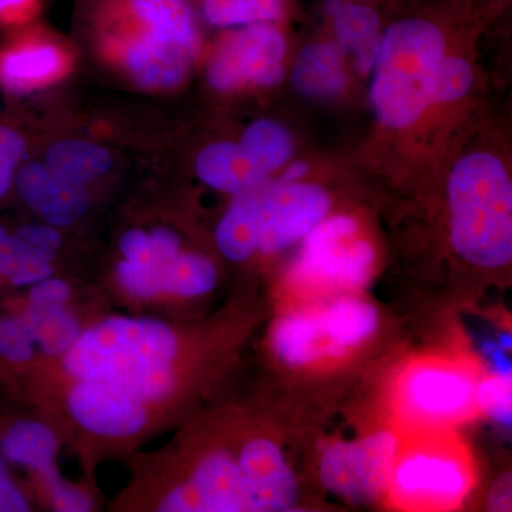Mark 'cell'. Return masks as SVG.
<instances>
[{"mask_svg":"<svg viewBox=\"0 0 512 512\" xmlns=\"http://www.w3.org/2000/svg\"><path fill=\"white\" fill-rule=\"evenodd\" d=\"M470 5L473 0H419L384 26L369 90L384 130H410L433 107L441 63L450 52V26Z\"/></svg>","mask_w":512,"mask_h":512,"instance_id":"6da1fadb","label":"cell"},{"mask_svg":"<svg viewBox=\"0 0 512 512\" xmlns=\"http://www.w3.org/2000/svg\"><path fill=\"white\" fill-rule=\"evenodd\" d=\"M177 356L173 330L154 319L110 318L80 333L64 353L77 380L101 382L141 403L158 402L174 389Z\"/></svg>","mask_w":512,"mask_h":512,"instance_id":"7a4b0ae2","label":"cell"},{"mask_svg":"<svg viewBox=\"0 0 512 512\" xmlns=\"http://www.w3.org/2000/svg\"><path fill=\"white\" fill-rule=\"evenodd\" d=\"M451 247L467 264L500 269L512 261V180L503 158L477 148L447 178Z\"/></svg>","mask_w":512,"mask_h":512,"instance_id":"3957f363","label":"cell"},{"mask_svg":"<svg viewBox=\"0 0 512 512\" xmlns=\"http://www.w3.org/2000/svg\"><path fill=\"white\" fill-rule=\"evenodd\" d=\"M379 323L375 305L342 293L282 315L272 332V346L285 365L311 366L348 356L375 335Z\"/></svg>","mask_w":512,"mask_h":512,"instance_id":"277c9868","label":"cell"},{"mask_svg":"<svg viewBox=\"0 0 512 512\" xmlns=\"http://www.w3.org/2000/svg\"><path fill=\"white\" fill-rule=\"evenodd\" d=\"M473 485V466L460 444L444 433L419 434L402 443L386 497L402 510H453Z\"/></svg>","mask_w":512,"mask_h":512,"instance_id":"5b68a950","label":"cell"},{"mask_svg":"<svg viewBox=\"0 0 512 512\" xmlns=\"http://www.w3.org/2000/svg\"><path fill=\"white\" fill-rule=\"evenodd\" d=\"M359 222L335 215L320 222L302 241L288 284L306 295H342L363 288L372 278L376 252L359 237Z\"/></svg>","mask_w":512,"mask_h":512,"instance_id":"8992f818","label":"cell"},{"mask_svg":"<svg viewBox=\"0 0 512 512\" xmlns=\"http://www.w3.org/2000/svg\"><path fill=\"white\" fill-rule=\"evenodd\" d=\"M477 384L476 373L461 363L417 360L394 384L393 410L414 433H444L476 412Z\"/></svg>","mask_w":512,"mask_h":512,"instance_id":"52a82bcc","label":"cell"},{"mask_svg":"<svg viewBox=\"0 0 512 512\" xmlns=\"http://www.w3.org/2000/svg\"><path fill=\"white\" fill-rule=\"evenodd\" d=\"M402 441L380 430L362 439L336 441L320 460V483L346 503L369 507L386 497Z\"/></svg>","mask_w":512,"mask_h":512,"instance_id":"ba28073f","label":"cell"},{"mask_svg":"<svg viewBox=\"0 0 512 512\" xmlns=\"http://www.w3.org/2000/svg\"><path fill=\"white\" fill-rule=\"evenodd\" d=\"M286 53L288 40L281 23L234 28L222 37L208 62V83L218 92L279 86L284 82Z\"/></svg>","mask_w":512,"mask_h":512,"instance_id":"9c48e42d","label":"cell"},{"mask_svg":"<svg viewBox=\"0 0 512 512\" xmlns=\"http://www.w3.org/2000/svg\"><path fill=\"white\" fill-rule=\"evenodd\" d=\"M332 198L326 188L308 181L272 178L262 188L258 215V251L284 252L326 220Z\"/></svg>","mask_w":512,"mask_h":512,"instance_id":"30bf717a","label":"cell"},{"mask_svg":"<svg viewBox=\"0 0 512 512\" xmlns=\"http://www.w3.org/2000/svg\"><path fill=\"white\" fill-rule=\"evenodd\" d=\"M163 512H251L237 460L215 451L200 461L188 483L178 485L160 505Z\"/></svg>","mask_w":512,"mask_h":512,"instance_id":"8fae6325","label":"cell"},{"mask_svg":"<svg viewBox=\"0 0 512 512\" xmlns=\"http://www.w3.org/2000/svg\"><path fill=\"white\" fill-rule=\"evenodd\" d=\"M247 488L251 512L292 511L299 500V485L282 448L275 441L254 439L237 458Z\"/></svg>","mask_w":512,"mask_h":512,"instance_id":"7c38bea8","label":"cell"},{"mask_svg":"<svg viewBox=\"0 0 512 512\" xmlns=\"http://www.w3.org/2000/svg\"><path fill=\"white\" fill-rule=\"evenodd\" d=\"M69 409L80 426L99 436H134L147 421L144 403L109 384L89 380H79L73 387Z\"/></svg>","mask_w":512,"mask_h":512,"instance_id":"4fadbf2b","label":"cell"},{"mask_svg":"<svg viewBox=\"0 0 512 512\" xmlns=\"http://www.w3.org/2000/svg\"><path fill=\"white\" fill-rule=\"evenodd\" d=\"M380 0H319V9L333 40L355 59L357 73L373 69L384 29Z\"/></svg>","mask_w":512,"mask_h":512,"instance_id":"5bb4252c","label":"cell"},{"mask_svg":"<svg viewBox=\"0 0 512 512\" xmlns=\"http://www.w3.org/2000/svg\"><path fill=\"white\" fill-rule=\"evenodd\" d=\"M104 8L137 29L177 43L194 55L200 52V28L190 0H104Z\"/></svg>","mask_w":512,"mask_h":512,"instance_id":"9a60e30c","label":"cell"},{"mask_svg":"<svg viewBox=\"0 0 512 512\" xmlns=\"http://www.w3.org/2000/svg\"><path fill=\"white\" fill-rule=\"evenodd\" d=\"M128 73L147 89H174L185 82L194 63V53L185 47L137 29L127 43Z\"/></svg>","mask_w":512,"mask_h":512,"instance_id":"2e32d148","label":"cell"},{"mask_svg":"<svg viewBox=\"0 0 512 512\" xmlns=\"http://www.w3.org/2000/svg\"><path fill=\"white\" fill-rule=\"evenodd\" d=\"M16 185L26 204L53 227L73 224L89 208V195L83 185L67 183L53 174L47 165H23L16 174Z\"/></svg>","mask_w":512,"mask_h":512,"instance_id":"e0dca14e","label":"cell"},{"mask_svg":"<svg viewBox=\"0 0 512 512\" xmlns=\"http://www.w3.org/2000/svg\"><path fill=\"white\" fill-rule=\"evenodd\" d=\"M348 53L333 39L308 43L293 63L291 84L301 96L333 100L349 86Z\"/></svg>","mask_w":512,"mask_h":512,"instance_id":"ac0fdd59","label":"cell"},{"mask_svg":"<svg viewBox=\"0 0 512 512\" xmlns=\"http://www.w3.org/2000/svg\"><path fill=\"white\" fill-rule=\"evenodd\" d=\"M195 171L202 183L231 195L258 190L274 178L256 167L241 144L231 141L205 147L197 157Z\"/></svg>","mask_w":512,"mask_h":512,"instance_id":"d6986e66","label":"cell"},{"mask_svg":"<svg viewBox=\"0 0 512 512\" xmlns=\"http://www.w3.org/2000/svg\"><path fill=\"white\" fill-rule=\"evenodd\" d=\"M262 188L234 195V200L218 224L215 239L221 254L229 261H247L258 251V215Z\"/></svg>","mask_w":512,"mask_h":512,"instance_id":"ffe728a7","label":"cell"},{"mask_svg":"<svg viewBox=\"0 0 512 512\" xmlns=\"http://www.w3.org/2000/svg\"><path fill=\"white\" fill-rule=\"evenodd\" d=\"M63 56L49 43L10 50L0 59V82L16 92L42 86L62 72Z\"/></svg>","mask_w":512,"mask_h":512,"instance_id":"44dd1931","label":"cell"},{"mask_svg":"<svg viewBox=\"0 0 512 512\" xmlns=\"http://www.w3.org/2000/svg\"><path fill=\"white\" fill-rule=\"evenodd\" d=\"M154 291L195 298L207 295L218 282V271L207 256L180 252L151 271Z\"/></svg>","mask_w":512,"mask_h":512,"instance_id":"7402d4cb","label":"cell"},{"mask_svg":"<svg viewBox=\"0 0 512 512\" xmlns=\"http://www.w3.org/2000/svg\"><path fill=\"white\" fill-rule=\"evenodd\" d=\"M202 19L214 28L234 29L254 23H282L295 0H198Z\"/></svg>","mask_w":512,"mask_h":512,"instance_id":"603a6c76","label":"cell"},{"mask_svg":"<svg viewBox=\"0 0 512 512\" xmlns=\"http://www.w3.org/2000/svg\"><path fill=\"white\" fill-rule=\"evenodd\" d=\"M0 446L6 460L28 467L42 477L55 470L57 439L45 424L20 421L10 427Z\"/></svg>","mask_w":512,"mask_h":512,"instance_id":"cb8c5ba5","label":"cell"},{"mask_svg":"<svg viewBox=\"0 0 512 512\" xmlns=\"http://www.w3.org/2000/svg\"><path fill=\"white\" fill-rule=\"evenodd\" d=\"M20 320L33 343L49 356L64 355L82 333L79 322L64 305L28 302Z\"/></svg>","mask_w":512,"mask_h":512,"instance_id":"d4e9b609","label":"cell"},{"mask_svg":"<svg viewBox=\"0 0 512 512\" xmlns=\"http://www.w3.org/2000/svg\"><path fill=\"white\" fill-rule=\"evenodd\" d=\"M46 165L67 183L86 185L106 174L113 160L106 148L86 141L64 140L49 148Z\"/></svg>","mask_w":512,"mask_h":512,"instance_id":"484cf974","label":"cell"},{"mask_svg":"<svg viewBox=\"0 0 512 512\" xmlns=\"http://www.w3.org/2000/svg\"><path fill=\"white\" fill-rule=\"evenodd\" d=\"M239 144L256 167L269 177L281 171L295 153L291 130L272 119H259L249 124Z\"/></svg>","mask_w":512,"mask_h":512,"instance_id":"4316f807","label":"cell"},{"mask_svg":"<svg viewBox=\"0 0 512 512\" xmlns=\"http://www.w3.org/2000/svg\"><path fill=\"white\" fill-rule=\"evenodd\" d=\"M53 254L39 251L0 227V276L16 286L35 285L50 278Z\"/></svg>","mask_w":512,"mask_h":512,"instance_id":"83f0119b","label":"cell"},{"mask_svg":"<svg viewBox=\"0 0 512 512\" xmlns=\"http://www.w3.org/2000/svg\"><path fill=\"white\" fill-rule=\"evenodd\" d=\"M476 82V69L467 56L447 53L434 89L433 106H454L466 99Z\"/></svg>","mask_w":512,"mask_h":512,"instance_id":"f1b7e54d","label":"cell"},{"mask_svg":"<svg viewBox=\"0 0 512 512\" xmlns=\"http://www.w3.org/2000/svg\"><path fill=\"white\" fill-rule=\"evenodd\" d=\"M476 406L485 416L504 426H511V377L501 375L478 382Z\"/></svg>","mask_w":512,"mask_h":512,"instance_id":"f546056e","label":"cell"},{"mask_svg":"<svg viewBox=\"0 0 512 512\" xmlns=\"http://www.w3.org/2000/svg\"><path fill=\"white\" fill-rule=\"evenodd\" d=\"M33 343L20 318L0 319V356L13 363L29 362Z\"/></svg>","mask_w":512,"mask_h":512,"instance_id":"4dcf8cb0","label":"cell"},{"mask_svg":"<svg viewBox=\"0 0 512 512\" xmlns=\"http://www.w3.org/2000/svg\"><path fill=\"white\" fill-rule=\"evenodd\" d=\"M25 140L12 128L0 126V197L8 192L25 153Z\"/></svg>","mask_w":512,"mask_h":512,"instance_id":"1f68e13d","label":"cell"},{"mask_svg":"<svg viewBox=\"0 0 512 512\" xmlns=\"http://www.w3.org/2000/svg\"><path fill=\"white\" fill-rule=\"evenodd\" d=\"M47 488H49L50 500L56 511L62 512H87L92 510L93 503L89 495L77 490L73 485L67 484L57 474L56 468L43 477Z\"/></svg>","mask_w":512,"mask_h":512,"instance_id":"d6a6232c","label":"cell"},{"mask_svg":"<svg viewBox=\"0 0 512 512\" xmlns=\"http://www.w3.org/2000/svg\"><path fill=\"white\" fill-rule=\"evenodd\" d=\"M15 235H18L30 247L47 252V254L55 255L57 249L62 245V237L53 225H25V227L19 228Z\"/></svg>","mask_w":512,"mask_h":512,"instance_id":"836d02e7","label":"cell"},{"mask_svg":"<svg viewBox=\"0 0 512 512\" xmlns=\"http://www.w3.org/2000/svg\"><path fill=\"white\" fill-rule=\"evenodd\" d=\"M29 503L25 495L13 483L5 461L0 458V512H26Z\"/></svg>","mask_w":512,"mask_h":512,"instance_id":"e575fe53","label":"cell"},{"mask_svg":"<svg viewBox=\"0 0 512 512\" xmlns=\"http://www.w3.org/2000/svg\"><path fill=\"white\" fill-rule=\"evenodd\" d=\"M72 289L62 279L46 278L32 285L28 302L64 305L70 298Z\"/></svg>","mask_w":512,"mask_h":512,"instance_id":"d590c367","label":"cell"},{"mask_svg":"<svg viewBox=\"0 0 512 512\" xmlns=\"http://www.w3.org/2000/svg\"><path fill=\"white\" fill-rule=\"evenodd\" d=\"M120 251L128 262L147 264L151 255L150 235L138 229H131L120 239Z\"/></svg>","mask_w":512,"mask_h":512,"instance_id":"8d00e7d4","label":"cell"},{"mask_svg":"<svg viewBox=\"0 0 512 512\" xmlns=\"http://www.w3.org/2000/svg\"><path fill=\"white\" fill-rule=\"evenodd\" d=\"M36 6L37 0H0V20L28 18Z\"/></svg>","mask_w":512,"mask_h":512,"instance_id":"74e56055","label":"cell"},{"mask_svg":"<svg viewBox=\"0 0 512 512\" xmlns=\"http://www.w3.org/2000/svg\"><path fill=\"white\" fill-rule=\"evenodd\" d=\"M511 484L507 481V477L501 478L497 484L494 485L493 491L490 494V507L495 511L510 510L511 505Z\"/></svg>","mask_w":512,"mask_h":512,"instance_id":"f35d334b","label":"cell"},{"mask_svg":"<svg viewBox=\"0 0 512 512\" xmlns=\"http://www.w3.org/2000/svg\"><path fill=\"white\" fill-rule=\"evenodd\" d=\"M474 5L480 12V15H494V13L503 12L507 6H510L511 0H473Z\"/></svg>","mask_w":512,"mask_h":512,"instance_id":"ab89813d","label":"cell"},{"mask_svg":"<svg viewBox=\"0 0 512 512\" xmlns=\"http://www.w3.org/2000/svg\"><path fill=\"white\" fill-rule=\"evenodd\" d=\"M387 8L399 10L406 8V6L413 5V3L419 2V0H380Z\"/></svg>","mask_w":512,"mask_h":512,"instance_id":"60d3db41","label":"cell"}]
</instances>
